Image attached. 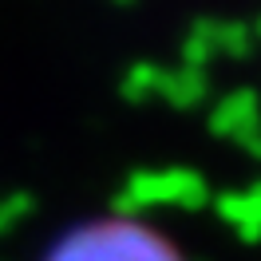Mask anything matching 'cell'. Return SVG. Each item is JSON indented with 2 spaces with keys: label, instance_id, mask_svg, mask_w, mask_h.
Segmentation results:
<instances>
[{
  "label": "cell",
  "instance_id": "6da1fadb",
  "mask_svg": "<svg viewBox=\"0 0 261 261\" xmlns=\"http://www.w3.org/2000/svg\"><path fill=\"white\" fill-rule=\"evenodd\" d=\"M48 261H178L154 233L130 222H95L56 245Z\"/></svg>",
  "mask_w": 261,
  "mask_h": 261
}]
</instances>
